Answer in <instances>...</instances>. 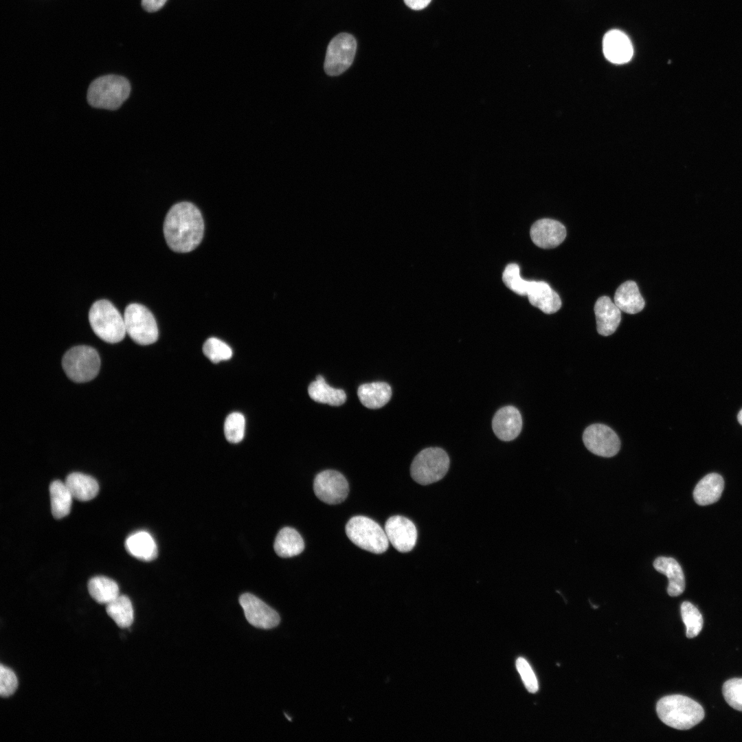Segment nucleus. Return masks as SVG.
Segmentation results:
<instances>
[{"instance_id":"obj_1","label":"nucleus","mask_w":742,"mask_h":742,"mask_svg":"<svg viewBox=\"0 0 742 742\" xmlns=\"http://www.w3.org/2000/svg\"><path fill=\"white\" fill-rule=\"evenodd\" d=\"M203 230L201 212L189 202L175 204L164 220L165 239L168 247L177 252H189L195 249L202 240Z\"/></svg>"},{"instance_id":"obj_2","label":"nucleus","mask_w":742,"mask_h":742,"mask_svg":"<svg viewBox=\"0 0 742 742\" xmlns=\"http://www.w3.org/2000/svg\"><path fill=\"white\" fill-rule=\"evenodd\" d=\"M656 711L658 717L666 725L682 730L692 728L704 717L702 706L691 698L682 695H671L661 698L657 703Z\"/></svg>"},{"instance_id":"obj_3","label":"nucleus","mask_w":742,"mask_h":742,"mask_svg":"<svg viewBox=\"0 0 742 742\" xmlns=\"http://www.w3.org/2000/svg\"><path fill=\"white\" fill-rule=\"evenodd\" d=\"M89 321L94 333L105 342H120L126 334L124 316L107 300H98L91 305Z\"/></svg>"},{"instance_id":"obj_4","label":"nucleus","mask_w":742,"mask_h":742,"mask_svg":"<svg viewBox=\"0 0 742 742\" xmlns=\"http://www.w3.org/2000/svg\"><path fill=\"white\" fill-rule=\"evenodd\" d=\"M131 92L128 80L117 75H106L94 80L87 91V101L95 108L115 110Z\"/></svg>"},{"instance_id":"obj_5","label":"nucleus","mask_w":742,"mask_h":742,"mask_svg":"<svg viewBox=\"0 0 742 742\" xmlns=\"http://www.w3.org/2000/svg\"><path fill=\"white\" fill-rule=\"evenodd\" d=\"M346 533L357 546L372 553H383L389 546L385 530L376 521L365 516L350 518L346 526Z\"/></svg>"},{"instance_id":"obj_6","label":"nucleus","mask_w":742,"mask_h":742,"mask_svg":"<svg viewBox=\"0 0 742 742\" xmlns=\"http://www.w3.org/2000/svg\"><path fill=\"white\" fill-rule=\"evenodd\" d=\"M62 366L66 375L76 383H85L98 374L100 359L95 349L88 346H77L68 350L63 357Z\"/></svg>"},{"instance_id":"obj_7","label":"nucleus","mask_w":742,"mask_h":742,"mask_svg":"<svg viewBox=\"0 0 742 742\" xmlns=\"http://www.w3.org/2000/svg\"><path fill=\"white\" fill-rule=\"evenodd\" d=\"M449 458L442 449L429 447L420 451L410 466L412 479L421 485L441 480L449 467Z\"/></svg>"},{"instance_id":"obj_8","label":"nucleus","mask_w":742,"mask_h":742,"mask_svg":"<svg viewBox=\"0 0 742 742\" xmlns=\"http://www.w3.org/2000/svg\"><path fill=\"white\" fill-rule=\"evenodd\" d=\"M126 333L137 344L149 345L159 336L157 322L152 313L144 305L128 304L124 313Z\"/></svg>"},{"instance_id":"obj_9","label":"nucleus","mask_w":742,"mask_h":742,"mask_svg":"<svg viewBox=\"0 0 742 742\" xmlns=\"http://www.w3.org/2000/svg\"><path fill=\"white\" fill-rule=\"evenodd\" d=\"M357 49V42L353 36L340 33L329 43L324 64L326 74L339 76L352 65Z\"/></svg>"},{"instance_id":"obj_10","label":"nucleus","mask_w":742,"mask_h":742,"mask_svg":"<svg viewBox=\"0 0 742 742\" xmlns=\"http://www.w3.org/2000/svg\"><path fill=\"white\" fill-rule=\"evenodd\" d=\"M313 489L321 501L328 504H337L345 500L349 492L346 477L335 470H325L315 477Z\"/></svg>"},{"instance_id":"obj_11","label":"nucleus","mask_w":742,"mask_h":742,"mask_svg":"<svg viewBox=\"0 0 742 742\" xmlns=\"http://www.w3.org/2000/svg\"><path fill=\"white\" fill-rule=\"evenodd\" d=\"M583 440L589 451L602 457L615 456L620 447L618 435L603 424H593L587 427L583 434Z\"/></svg>"},{"instance_id":"obj_12","label":"nucleus","mask_w":742,"mask_h":742,"mask_svg":"<svg viewBox=\"0 0 742 742\" xmlns=\"http://www.w3.org/2000/svg\"><path fill=\"white\" fill-rule=\"evenodd\" d=\"M247 620L253 626L269 629L278 626L280 621L276 611L262 600L250 593H245L239 598Z\"/></svg>"},{"instance_id":"obj_13","label":"nucleus","mask_w":742,"mask_h":742,"mask_svg":"<svg viewBox=\"0 0 742 742\" xmlns=\"http://www.w3.org/2000/svg\"><path fill=\"white\" fill-rule=\"evenodd\" d=\"M385 532L389 542L398 552H409L416 545L417 530L414 524L407 517H390L385 522Z\"/></svg>"},{"instance_id":"obj_14","label":"nucleus","mask_w":742,"mask_h":742,"mask_svg":"<svg viewBox=\"0 0 742 742\" xmlns=\"http://www.w3.org/2000/svg\"><path fill=\"white\" fill-rule=\"evenodd\" d=\"M530 234L537 246L551 249L559 246L565 240L566 229L562 223L556 220L542 218L532 225Z\"/></svg>"},{"instance_id":"obj_15","label":"nucleus","mask_w":742,"mask_h":742,"mask_svg":"<svg viewBox=\"0 0 742 742\" xmlns=\"http://www.w3.org/2000/svg\"><path fill=\"white\" fill-rule=\"evenodd\" d=\"M603 50L605 57L614 64L629 62L633 54L632 43L629 37L619 30H611L603 39Z\"/></svg>"},{"instance_id":"obj_16","label":"nucleus","mask_w":742,"mask_h":742,"mask_svg":"<svg viewBox=\"0 0 742 742\" xmlns=\"http://www.w3.org/2000/svg\"><path fill=\"white\" fill-rule=\"evenodd\" d=\"M492 427L499 439L504 441L514 440L519 436L522 427L520 412L513 406L500 408L493 418Z\"/></svg>"},{"instance_id":"obj_17","label":"nucleus","mask_w":742,"mask_h":742,"mask_svg":"<svg viewBox=\"0 0 742 742\" xmlns=\"http://www.w3.org/2000/svg\"><path fill=\"white\" fill-rule=\"evenodd\" d=\"M526 295L532 306L546 314L556 313L561 306L558 293L543 281H530Z\"/></svg>"},{"instance_id":"obj_18","label":"nucleus","mask_w":742,"mask_h":742,"mask_svg":"<svg viewBox=\"0 0 742 742\" xmlns=\"http://www.w3.org/2000/svg\"><path fill=\"white\" fill-rule=\"evenodd\" d=\"M594 313L598 333L603 336L613 334L621 320L620 309L609 297L602 296L595 303Z\"/></svg>"},{"instance_id":"obj_19","label":"nucleus","mask_w":742,"mask_h":742,"mask_svg":"<svg viewBox=\"0 0 742 742\" xmlns=\"http://www.w3.org/2000/svg\"><path fill=\"white\" fill-rule=\"evenodd\" d=\"M654 568L666 575L668 580L667 592L671 596H677L685 589V578L679 563L672 557L660 556L653 562Z\"/></svg>"},{"instance_id":"obj_20","label":"nucleus","mask_w":742,"mask_h":742,"mask_svg":"<svg viewBox=\"0 0 742 742\" xmlns=\"http://www.w3.org/2000/svg\"><path fill=\"white\" fill-rule=\"evenodd\" d=\"M125 548L131 556L141 561H150L157 556V547L154 539L144 530L130 535L125 541Z\"/></svg>"},{"instance_id":"obj_21","label":"nucleus","mask_w":742,"mask_h":742,"mask_svg":"<svg viewBox=\"0 0 742 742\" xmlns=\"http://www.w3.org/2000/svg\"><path fill=\"white\" fill-rule=\"evenodd\" d=\"M723 488V477L716 473H709L696 485L693 491L694 499L701 506L712 504L721 497Z\"/></svg>"},{"instance_id":"obj_22","label":"nucleus","mask_w":742,"mask_h":742,"mask_svg":"<svg viewBox=\"0 0 742 742\" xmlns=\"http://www.w3.org/2000/svg\"><path fill=\"white\" fill-rule=\"evenodd\" d=\"M614 303L620 311L629 314L640 312L645 305L637 284L632 280L626 281L618 286L614 295Z\"/></svg>"},{"instance_id":"obj_23","label":"nucleus","mask_w":742,"mask_h":742,"mask_svg":"<svg viewBox=\"0 0 742 742\" xmlns=\"http://www.w3.org/2000/svg\"><path fill=\"white\" fill-rule=\"evenodd\" d=\"M361 403L367 408L379 409L390 400L392 389L385 382H373L361 385L357 390Z\"/></svg>"},{"instance_id":"obj_24","label":"nucleus","mask_w":742,"mask_h":742,"mask_svg":"<svg viewBox=\"0 0 742 742\" xmlns=\"http://www.w3.org/2000/svg\"><path fill=\"white\" fill-rule=\"evenodd\" d=\"M65 483L73 497L79 501H89L99 491V485L95 478L79 472L69 474Z\"/></svg>"},{"instance_id":"obj_25","label":"nucleus","mask_w":742,"mask_h":742,"mask_svg":"<svg viewBox=\"0 0 742 742\" xmlns=\"http://www.w3.org/2000/svg\"><path fill=\"white\" fill-rule=\"evenodd\" d=\"M308 392L310 397L315 402L333 406H339L346 400L345 392L341 389L330 386L322 375H317L316 380L309 385Z\"/></svg>"},{"instance_id":"obj_26","label":"nucleus","mask_w":742,"mask_h":742,"mask_svg":"<svg viewBox=\"0 0 742 742\" xmlns=\"http://www.w3.org/2000/svg\"><path fill=\"white\" fill-rule=\"evenodd\" d=\"M273 548L279 556L289 558L300 554L304 550V543L296 530L284 527L278 533Z\"/></svg>"},{"instance_id":"obj_27","label":"nucleus","mask_w":742,"mask_h":742,"mask_svg":"<svg viewBox=\"0 0 742 742\" xmlns=\"http://www.w3.org/2000/svg\"><path fill=\"white\" fill-rule=\"evenodd\" d=\"M52 513L54 518L66 517L71 510L73 496L65 483L54 480L49 485Z\"/></svg>"},{"instance_id":"obj_28","label":"nucleus","mask_w":742,"mask_h":742,"mask_svg":"<svg viewBox=\"0 0 742 742\" xmlns=\"http://www.w3.org/2000/svg\"><path fill=\"white\" fill-rule=\"evenodd\" d=\"M106 605V614L120 628H128L133 624L134 611L127 596L120 594Z\"/></svg>"},{"instance_id":"obj_29","label":"nucleus","mask_w":742,"mask_h":742,"mask_svg":"<svg viewBox=\"0 0 742 742\" xmlns=\"http://www.w3.org/2000/svg\"><path fill=\"white\" fill-rule=\"evenodd\" d=\"M87 587L91 596L100 604L106 605L120 595L117 583L106 576L91 578Z\"/></svg>"},{"instance_id":"obj_30","label":"nucleus","mask_w":742,"mask_h":742,"mask_svg":"<svg viewBox=\"0 0 742 742\" xmlns=\"http://www.w3.org/2000/svg\"><path fill=\"white\" fill-rule=\"evenodd\" d=\"M681 615L686 626L687 638H693L698 636L703 627L702 615L698 609L688 601L681 605Z\"/></svg>"},{"instance_id":"obj_31","label":"nucleus","mask_w":742,"mask_h":742,"mask_svg":"<svg viewBox=\"0 0 742 742\" xmlns=\"http://www.w3.org/2000/svg\"><path fill=\"white\" fill-rule=\"evenodd\" d=\"M502 280L505 285L517 295H526L530 281L520 276L519 267L515 263L508 264L502 274Z\"/></svg>"},{"instance_id":"obj_32","label":"nucleus","mask_w":742,"mask_h":742,"mask_svg":"<svg viewBox=\"0 0 742 742\" xmlns=\"http://www.w3.org/2000/svg\"><path fill=\"white\" fill-rule=\"evenodd\" d=\"M245 419L244 416L238 412H233L229 414L224 423V433L227 441L232 443L240 442L245 435Z\"/></svg>"},{"instance_id":"obj_33","label":"nucleus","mask_w":742,"mask_h":742,"mask_svg":"<svg viewBox=\"0 0 742 742\" xmlns=\"http://www.w3.org/2000/svg\"><path fill=\"white\" fill-rule=\"evenodd\" d=\"M204 355L213 363L228 360L232 356L231 348L223 341L211 337L206 340L203 346Z\"/></svg>"},{"instance_id":"obj_34","label":"nucleus","mask_w":742,"mask_h":742,"mask_svg":"<svg viewBox=\"0 0 742 742\" xmlns=\"http://www.w3.org/2000/svg\"><path fill=\"white\" fill-rule=\"evenodd\" d=\"M722 692L726 702L734 709L742 712V678L726 681Z\"/></svg>"},{"instance_id":"obj_35","label":"nucleus","mask_w":742,"mask_h":742,"mask_svg":"<svg viewBox=\"0 0 742 742\" xmlns=\"http://www.w3.org/2000/svg\"><path fill=\"white\" fill-rule=\"evenodd\" d=\"M18 687V679L14 671L7 666H0V695L8 697L12 695Z\"/></svg>"},{"instance_id":"obj_36","label":"nucleus","mask_w":742,"mask_h":742,"mask_svg":"<svg viewBox=\"0 0 742 742\" xmlns=\"http://www.w3.org/2000/svg\"><path fill=\"white\" fill-rule=\"evenodd\" d=\"M516 667L526 689L532 693L538 690L537 677L529 663L523 657L517 658Z\"/></svg>"},{"instance_id":"obj_37","label":"nucleus","mask_w":742,"mask_h":742,"mask_svg":"<svg viewBox=\"0 0 742 742\" xmlns=\"http://www.w3.org/2000/svg\"><path fill=\"white\" fill-rule=\"evenodd\" d=\"M167 0H142V5L147 12H156L161 9Z\"/></svg>"},{"instance_id":"obj_38","label":"nucleus","mask_w":742,"mask_h":742,"mask_svg":"<svg viewBox=\"0 0 742 742\" xmlns=\"http://www.w3.org/2000/svg\"><path fill=\"white\" fill-rule=\"evenodd\" d=\"M431 0H404L405 3L412 10H420L426 8Z\"/></svg>"},{"instance_id":"obj_39","label":"nucleus","mask_w":742,"mask_h":742,"mask_svg":"<svg viewBox=\"0 0 742 742\" xmlns=\"http://www.w3.org/2000/svg\"><path fill=\"white\" fill-rule=\"evenodd\" d=\"M737 420L739 423L742 425V409L739 411L737 415Z\"/></svg>"}]
</instances>
